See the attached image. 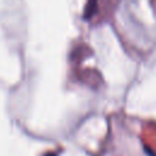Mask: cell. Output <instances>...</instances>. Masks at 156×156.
<instances>
[{
	"label": "cell",
	"mask_w": 156,
	"mask_h": 156,
	"mask_svg": "<svg viewBox=\"0 0 156 156\" xmlns=\"http://www.w3.org/2000/svg\"><path fill=\"white\" fill-rule=\"evenodd\" d=\"M118 0H88L84 7L83 17L87 21H91L95 17L104 16V13L110 10H115Z\"/></svg>",
	"instance_id": "obj_1"
},
{
	"label": "cell",
	"mask_w": 156,
	"mask_h": 156,
	"mask_svg": "<svg viewBox=\"0 0 156 156\" xmlns=\"http://www.w3.org/2000/svg\"><path fill=\"white\" fill-rule=\"evenodd\" d=\"M151 2H152V6H154V9L156 10V0H151Z\"/></svg>",
	"instance_id": "obj_2"
}]
</instances>
